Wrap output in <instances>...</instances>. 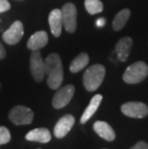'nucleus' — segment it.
I'll list each match as a JSON object with an SVG mask.
<instances>
[{
  "label": "nucleus",
  "mask_w": 148,
  "mask_h": 149,
  "mask_svg": "<svg viewBox=\"0 0 148 149\" xmlns=\"http://www.w3.org/2000/svg\"><path fill=\"white\" fill-rule=\"evenodd\" d=\"M148 76V65L144 62H136L129 65L123 74V81L127 84H138Z\"/></svg>",
  "instance_id": "obj_3"
},
{
  "label": "nucleus",
  "mask_w": 148,
  "mask_h": 149,
  "mask_svg": "<svg viewBox=\"0 0 148 149\" xmlns=\"http://www.w3.org/2000/svg\"><path fill=\"white\" fill-rule=\"evenodd\" d=\"M11 141V134L8 128L0 126V145L7 144Z\"/></svg>",
  "instance_id": "obj_20"
},
{
  "label": "nucleus",
  "mask_w": 148,
  "mask_h": 149,
  "mask_svg": "<svg viewBox=\"0 0 148 149\" xmlns=\"http://www.w3.org/2000/svg\"><path fill=\"white\" fill-rule=\"evenodd\" d=\"M25 139L30 141H38L46 143L51 141V133L47 128H36L28 132Z\"/></svg>",
  "instance_id": "obj_14"
},
{
  "label": "nucleus",
  "mask_w": 148,
  "mask_h": 149,
  "mask_svg": "<svg viewBox=\"0 0 148 149\" xmlns=\"http://www.w3.org/2000/svg\"><path fill=\"white\" fill-rule=\"evenodd\" d=\"M93 130L99 137L108 141H113L115 139L114 129L105 121H95L93 124Z\"/></svg>",
  "instance_id": "obj_15"
},
{
  "label": "nucleus",
  "mask_w": 148,
  "mask_h": 149,
  "mask_svg": "<svg viewBox=\"0 0 148 149\" xmlns=\"http://www.w3.org/2000/svg\"><path fill=\"white\" fill-rule=\"evenodd\" d=\"M106 73L105 66L99 64L93 65L87 68L83 76L84 87L88 91H94L102 84Z\"/></svg>",
  "instance_id": "obj_2"
},
{
  "label": "nucleus",
  "mask_w": 148,
  "mask_h": 149,
  "mask_svg": "<svg viewBox=\"0 0 148 149\" xmlns=\"http://www.w3.org/2000/svg\"><path fill=\"white\" fill-rule=\"evenodd\" d=\"M9 119L15 125L31 124L34 119V113L30 108L17 105L12 108V110L9 113Z\"/></svg>",
  "instance_id": "obj_4"
},
{
  "label": "nucleus",
  "mask_w": 148,
  "mask_h": 149,
  "mask_svg": "<svg viewBox=\"0 0 148 149\" xmlns=\"http://www.w3.org/2000/svg\"><path fill=\"white\" fill-rule=\"evenodd\" d=\"M85 8L90 15H96L103 11V3L100 0H85Z\"/></svg>",
  "instance_id": "obj_19"
},
{
  "label": "nucleus",
  "mask_w": 148,
  "mask_h": 149,
  "mask_svg": "<svg viewBox=\"0 0 148 149\" xmlns=\"http://www.w3.org/2000/svg\"><path fill=\"white\" fill-rule=\"evenodd\" d=\"M11 9V4L8 0H0V14L5 13Z\"/></svg>",
  "instance_id": "obj_21"
},
{
  "label": "nucleus",
  "mask_w": 148,
  "mask_h": 149,
  "mask_svg": "<svg viewBox=\"0 0 148 149\" xmlns=\"http://www.w3.org/2000/svg\"><path fill=\"white\" fill-rule=\"evenodd\" d=\"M131 12L129 9H123L120 12L117 13L114 20H113V29L115 31H119L123 28L130 17Z\"/></svg>",
  "instance_id": "obj_18"
},
{
  "label": "nucleus",
  "mask_w": 148,
  "mask_h": 149,
  "mask_svg": "<svg viewBox=\"0 0 148 149\" xmlns=\"http://www.w3.org/2000/svg\"><path fill=\"white\" fill-rule=\"evenodd\" d=\"M47 85L52 90H58L64 80V68L62 60L57 53H52L44 61Z\"/></svg>",
  "instance_id": "obj_1"
},
{
  "label": "nucleus",
  "mask_w": 148,
  "mask_h": 149,
  "mask_svg": "<svg viewBox=\"0 0 148 149\" xmlns=\"http://www.w3.org/2000/svg\"><path fill=\"white\" fill-rule=\"evenodd\" d=\"M0 88H1V83H0Z\"/></svg>",
  "instance_id": "obj_25"
},
{
  "label": "nucleus",
  "mask_w": 148,
  "mask_h": 149,
  "mask_svg": "<svg viewBox=\"0 0 148 149\" xmlns=\"http://www.w3.org/2000/svg\"><path fill=\"white\" fill-rule=\"evenodd\" d=\"M132 45H133V40L130 37H124L117 42L115 45V52L117 55L119 61L126 62L130 54Z\"/></svg>",
  "instance_id": "obj_12"
},
{
  "label": "nucleus",
  "mask_w": 148,
  "mask_h": 149,
  "mask_svg": "<svg viewBox=\"0 0 148 149\" xmlns=\"http://www.w3.org/2000/svg\"><path fill=\"white\" fill-rule=\"evenodd\" d=\"M24 34V27L22 22L15 20L2 35L3 40L9 45H15L20 42Z\"/></svg>",
  "instance_id": "obj_8"
},
{
  "label": "nucleus",
  "mask_w": 148,
  "mask_h": 149,
  "mask_svg": "<svg viewBox=\"0 0 148 149\" xmlns=\"http://www.w3.org/2000/svg\"><path fill=\"white\" fill-rule=\"evenodd\" d=\"M62 19L65 31L74 33L77 27V9L73 3H67L62 8Z\"/></svg>",
  "instance_id": "obj_5"
},
{
  "label": "nucleus",
  "mask_w": 148,
  "mask_h": 149,
  "mask_svg": "<svg viewBox=\"0 0 148 149\" xmlns=\"http://www.w3.org/2000/svg\"><path fill=\"white\" fill-rule=\"evenodd\" d=\"M49 26L51 33L54 37L58 38L62 34V27H63V19H62V12L60 9H54L50 12L49 17Z\"/></svg>",
  "instance_id": "obj_11"
},
{
  "label": "nucleus",
  "mask_w": 148,
  "mask_h": 149,
  "mask_svg": "<svg viewBox=\"0 0 148 149\" xmlns=\"http://www.w3.org/2000/svg\"><path fill=\"white\" fill-rule=\"evenodd\" d=\"M130 149H148V144L145 141H138Z\"/></svg>",
  "instance_id": "obj_22"
},
{
  "label": "nucleus",
  "mask_w": 148,
  "mask_h": 149,
  "mask_svg": "<svg viewBox=\"0 0 148 149\" xmlns=\"http://www.w3.org/2000/svg\"><path fill=\"white\" fill-rule=\"evenodd\" d=\"M75 88L73 85H67L61 88H58L53 96L52 105L55 109H62L70 102L74 95Z\"/></svg>",
  "instance_id": "obj_7"
},
{
  "label": "nucleus",
  "mask_w": 148,
  "mask_h": 149,
  "mask_svg": "<svg viewBox=\"0 0 148 149\" xmlns=\"http://www.w3.org/2000/svg\"><path fill=\"white\" fill-rule=\"evenodd\" d=\"M121 112L126 116L143 118L148 115V107L142 102H127L121 106Z\"/></svg>",
  "instance_id": "obj_9"
},
{
  "label": "nucleus",
  "mask_w": 148,
  "mask_h": 149,
  "mask_svg": "<svg viewBox=\"0 0 148 149\" xmlns=\"http://www.w3.org/2000/svg\"><path fill=\"white\" fill-rule=\"evenodd\" d=\"M75 118L71 115H65L61 117L54 127V135L57 139H63L68 134L71 128L73 127Z\"/></svg>",
  "instance_id": "obj_10"
},
{
  "label": "nucleus",
  "mask_w": 148,
  "mask_h": 149,
  "mask_svg": "<svg viewBox=\"0 0 148 149\" xmlns=\"http://www.w3.org/2000/svg\"><path fill=\"white\" fill-rule=\"evenodd\" d=\"M48 42V35L45 31H39L34 33L27 42V47L32 51L40 50Z\"/></svg>",
  "instance_id": "obj_13"
},
{
  "label": "nucleus",
  "mask_w": 148,
  "mask_h": 149,
  "mask_svg": "<svg viewBox=\"0 0 148 149\" xmlns=\"http://www.w3.org/2000/svg\"><path fill=\"white\" fill-rule=\"evenodd\" d=\"M30 70L34 80L40 83L45 75V65L39 50H35L30 56Z\"/></svg>",
  "instance_id": "obj_6"
},
{
  "label": "nucleus",
  "mask_w": 148,
  "mask_h": 149,
  "mask_svg": "<svg viewBox=\"0 0 148 149\" xmlns=\"http://www.w3.org/2000/svg\"><path fill=\"white\" fill-rule=\"evenodd\" d=\"M6 50L4 48V46L2 45V43L0 42V60H4L6 58Z\"/></svg>",
  "instance_id": "obj_23"
},
{
  "label": "nucleus",
  "mask_w": 148,
  "mask_h": 149,
  "mask_svg": "<svg viewBox=\"0 0 148 149\" xmlns=\"http://www.w3.org/2000/svg\"><path fill=\"white\" fill-rule=\"evenodd\" d=\"M104 24H105V19L104 18H99V19H97L96 21V25L98 27H102L104 26Z\"/></svg>",
  "instance_id": "obj_24"
},
{
  "label": "nucleus",
  "mask_w": 148,
  "mask_h": 149,
  "mask_svg": "<svg viewBox=\"0 0 148 149\" xmlns=\"http://www.w3.org/2000/svg\"><path fill=\"white\" fill-rule=\"evenodd\" d=\"M102 99H103V97L101 94H95V95L91 98L89 106L86 108V110H85V112L83 113V115L81 116L80 122L82 124L86 123L88 120L95 113L97 109H98V107L100 106V104H101Z\"/></svg>",
  "instance_id": "obj_16"
},
{
  "label": "nucleus",
  "mask_w": 148,
  "mask_h": 149,
  "mask_svg": "<svg viewBox=\"0 0 148 149\" xmlns=\"http://www.w3.org/2000/svg\"><path fill=\"white\" fill-rule=\"evenodd\" d=\"M90 62V57L87 53H80L77 57H75L73 61L71 62L70 65H69V70L72 73H77V72L81 71L88 65Z\"/></svg>",
  "instance_id": "obj_17"
}]
</instances>
